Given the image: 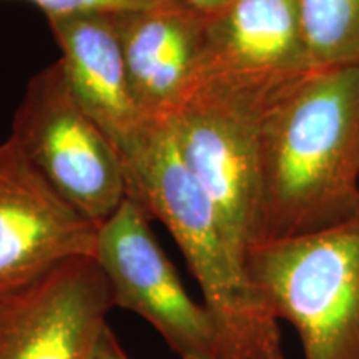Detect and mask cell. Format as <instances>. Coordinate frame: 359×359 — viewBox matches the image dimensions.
<instances>
[{"mask_svg": "<svg viewBox=\"0 0 359 359\" xmlns=\"http://www.w3.org/2000/svg\"><path fill=\"white\" fill-rule=\"evenodd\" d=\"M259 175V243L359 215V64L313 69L263 111Z\"/></svg>", "mask_w": 359, "mask_h": 359, "instance_id": "1", "label": "cell"}, {"mask_svg": "<svg viewBox=\"0 0 359 359\" xmlns=\"http://www.w3.org/2000/svg\"><path fill=\"white\" fill-rule=\"evenodd\" d=\"M127 193L172 233L198 281L219 339V359H285L278 320L251 281L246 259L180 155L168 118L145 120L116 145Z\"/></svg>", "mask_w": 359, "mask_h": 359, "instance_id": "2", "label": "cell"}, {"mask_svg": "<svg viewBox=\"0 0 359 359\" xmlns=\"http://www.w3.org/2000/svg\"><path fill=\"white\" fill-rule=\"evenodd\" d=\"M246 269L273 316L294 326L304 359H359V215L253 246Z\"/></svg>", "mask_w": 359, "mask_h": 359, "instance_id": "3", "label": "cell"}, {"mask_svg": "<svg viewBox=\"0 0 359 359\" xmlns=\"http://www.w3.org/2000/svg\"><path fill=\"white\" fill-rule=\"evenodd\" d=\"M8 138L48 185L95 226L128 196L118 150L72 95L58 60L27 85Z\"/></svg>", "mask_w": 359, "mask_h": 359, "instance_id": "4", "label": "cell"}, {"mask_svg": "<svg viewBox=\"0 0 359 359\" xmlns=\"http://www.w3.org/2000/svg\"><path fill=\"white\" fill-rule=\"evenodd\" d=\"M313 69L294 0H230L206 15L188 95L205 93L263 114Z\"/></svg>", "mask_w": 359, "mask_h": 359, "instance_id": "5", "label": "cell"}, {"mask_svg": "<svg viewBox=\"0 0 359 359\" xmlns=\"http://www.w3.org/2000/svg\"><path fill=\"white\" fill-rule=\"evenodd\" d=\"M150 219L143 206L127 196L98 226L93 259L109 280L114 308L150 323L180 359H219L212 313L188 294Z\"/></svg>", "mask_w": 359, "mask_h": 359, "instance_id": "6", "label": "cell"}, {"mask_svg": "<svg viewBox=\"0 0 359 359\" xmlns=\"http://www.w3.org/2000/svg\"><path fill=\"white\" fill-rule=\"evenodd\" d=\"M259 111L205 93H191L168 116L178 151L246 259L262 241Z\"/></svg>", "mask_w": 359, "mask_h": 359, "instance_id": "7", "label": "cell"}, {"mask_svg": "<svg viewBox=\"0 0 359 359\" xmlns=\"http://www.w3.org/2000/svg\"><path fill=\"white\" fill-rule=\"evenodd\" d=\"M98 226L62 198L11 138L0 156V296L60 264L95 258Z\"/></svg>", "mask_w": 359, "mask_h": 359, "instance_id": "8", "label": "cell"}, {"mask_svg": "<svg viewBox=\"0 0 359 359\" xmlns=\"http://www.w3.org/2000/svg\"><path fill=\"white\" fill-rule=\"evenodd\" d=\"M111 308L95 259H70L0 296V359H88Z\"/></svg>", "mask_w": 359, "mask_h": 359, "instance_id": "9", "label": "cell"}, {"mask_svg": "<svg viewBox=\"0 0 359 359\" xmlns=\"http://www.w3.org/2000/svg\"><path fill=\"white\" fill-rule=\"evenodd\" d=\"M135 103L145 120L168 118L185 102L206 15L183 2L115 12Z\"/></svg>", "mask_w": 359, "mask_h": 359, "instance_id": "10", "label": "cell"}, {"mask_svg": "<svg viewBox=\"0 0 359 359\" xmlns=\"http://www.w3.org/2000/svg\"><path fill=\"white\" fill-rule=\"evenodd\" d=\"M60 48L58 64L72 95L116 147L145 122L135 103L114 15L45 17Z\"/></svg>", "mask_w": 359, "mask_h": 359, "instance_id": "11", "label": "cell"}, {"mask_svg": "<svg viewBox=\"0 0 359 359\" xmlns=\"http://www.w3.org/2000/svg\"><path fill=\"white\" fill-rule=\"evenodd\" d=\"M314 69L359 64V0H294Z\"/></svg>", "mask_w": 359, "mask_h": 359, "instance_id": "12", "label": "cell"}, {"mask_svg": "<svg viewBox=\"0 0 359 359\" xmlns=\"http://www.w3.org/2000/svg\"><path fill=\"white\" fill-rule=\"evenodd\" d=\"M17 2L32 4L48 15H67V13L82 12H105L115 13L133 8H145L160 6L167 2H180V0H17Z\"/></svg>", "mask_w": 359, "mask_h": 359, "instance_id": "13", "label": "cell"}, {"mask_svg": "<svg viewBox=\"0 0 359 359\" xmlns=\"http://www.w3.org/2000/svg\"><path fill=\"white\" fill-rule=\"evenodd\" d=\"M88 359H128L109 325L103 326Z\"/></svg>", "mask_w": 359, "mask_h": 359, "instance_id": "14", "label": "cell"}, {"mask_svg": "<svg viewBox=\"0 0 359 359\" xmlns=\"http://www.w3.org/2000/svg\"><path fill=\"white\" fill-rule=\"evenodd\" d=\"M180 2L187 4V6L195 8L203 15H213V13L222 11L230 0H180Z\"/></svg>", "mask_w": 359, "mask_h": 359, "instance_id": "15", "label": "cell"}, {"mask_svg": "<svg viewBox=\"0 0 359 359\" xmlns=\"http://www.w3.org/2000/svg\"><path fill=\"white\" fill-rule=\"evenodd\" d=\"M0 156H2V143H0Z\"/></svg>", "mask_w": 359, "mask_h": 359, "instance_id": "16", "label": "cell"}]
</instances>
